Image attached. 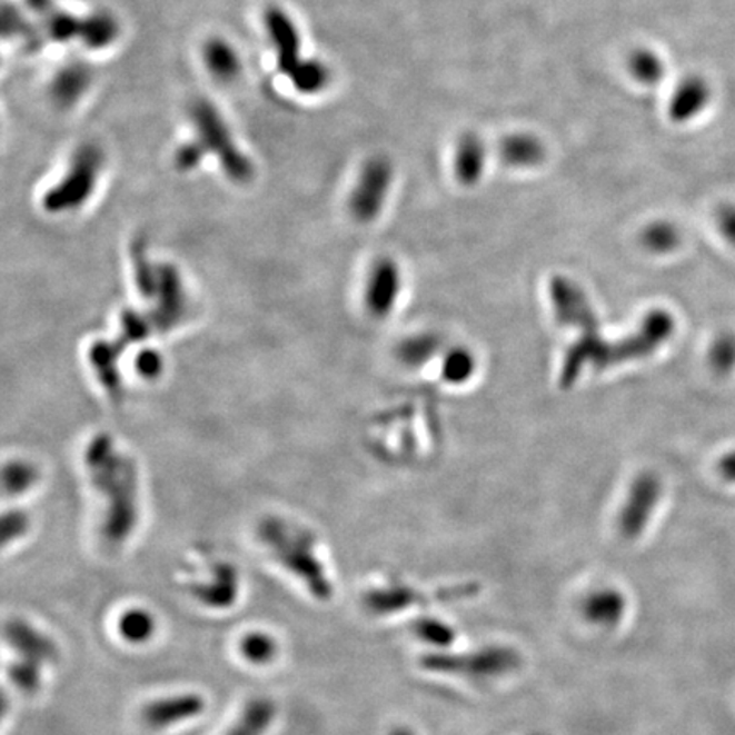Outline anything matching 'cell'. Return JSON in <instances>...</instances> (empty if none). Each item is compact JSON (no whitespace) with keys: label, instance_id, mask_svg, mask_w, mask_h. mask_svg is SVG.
<instances>
[{"label":"cell","instance_id":"obj_29","mask_svg":"<svg viewBox=\"0 0 735 735\" xmlns=\"http://www.w3.org/2000/svg\"><path fill=\"white\" fill-rule=\"evenodd\" d=\"M640 244L648 252L664 256V254L674 252L677 247L682 246V232L673 221H653L642 230Z\"/></svg>","mask_w":735,"mask_h":735},{"label":"cell","instance_id":"obj_9","mask_svg":"<svg viewBox=\"0 0 735 735\" xmlns=\"http://www.w3.org/2000/svg\"><path fill=\"white\" fill-rule=\"evenodd\" d=\"M394 185V162L384 153L362 163L358 181L349 192L348 208L352 220L368 225L377 220L387 205Z\"/></svg>","mask_w":735,"mask_h":735},{"label":"cell","instance_id":"obj_41","mask_svg":"<svg viewBox=\"0 0 735 735\" xmlns=\"http://www.w3.org/2000/svg\"><path fill=\"white\" fill-rule=\"evenodd\" d=\"M536 735H544V734H536Z\"/></svg>","mask_w":735,"mask_h":735},{"label":"cell","instance_id":"obj_4","mask_svg":"<svg viewBox=\"0 0 735 735\" xmlns=\"http://www.w3.org/2000/svg\"><path fill=\"white\" fill-rule=\"evenodd\" d=\"M256 536L276 564L304 583L319 602L334 596L332 580L317 555V536L307 526L278 515L265 516L256 526Z\"/></svg>","mask_w":735,"mask_h":735},{"label":"cell","instance_id":"obj_25","mask_svg":"<svg viewBox=\"0 0 735 735\" xmlns=\"http://www.w3.org/2000/svg\"><path fill=\"white\" fill-rule=\"evenodd\" d=\"M118 635L130 645H146L152 642L157 634V618L149 609H125L117 622Z\"/></svg>","mask_w":735,"mask_h":735},{"label":"cell","instance_id":"obj_20","mask_svg":"<svg viewBox=\"0 0 735 735\" xmlns=\"http://www.w3.org/2000/svg\"><path fill=\"white\" fill-rule=\"evenodd\" d=\"M497 156L504 166L511 169H533L540 166L547 157L544 141L528 131L506 135L497 146Z\"/></svg>","mask_w":735,"mask_h":735},{"label":"cell","instance_id":"obj_31","mask_svg":"<svg viewBox=\"0 0 735 735\" xmlns=\"http://www.w3.org/2000/svg\"><path fill=\"white\" fill-rule=\"evenodd\" d=\"M475 370H477V358L465 346H457V348L449 349L445 355V359H443V378L448 384H467L474 377Z\"/></svg>","mask_w":735,"mask_h":735},{"label":"cell","instance_id":"obj_17","mask_svg":"<svg viewBox=\"0 0 735 735\" xmlns=\"http://www.w3.org/2000/svg\"><path fill=\"white\" fill-rule=\"evenodd\" d=\"M6 642L11 645L18 657L38 660V663H54L59 659V647L43 632L28 624L26 619H9L4 627Z\"/></svg>","mask_w":735,"mask_h":735},{"label":"cell","instance_id":"obj_19","mask_svg":"<svg viewBox=\"0 0 735 735\" xmlns=\"http://www.w3.org/2000/svg\"><path fill=\"white\" fill-rule=\"evenodd\" d=\"M486 141L475 131H465L458 137L454 153V172L465 188H474L483 181L487 167Z\"/></svg>","mask_w":735,"mask_h":735},{"label":"cell","instance_id":"obj_33","mask_svg":"<svg viewBox=\"0 0 735 735\" xmlns=\"http://www.w3.org/2000/svg\"><path fill=\"white\" fill-rule=\"evenodd\" d=\"M41 671H43V664L26 659V657H18L8 664L9 679L19 692L26 693V695H33L40 689Z\"/></svg>","mask_w":735,"mask_h":735},{"label":"cell","instance_id":"obj_6","mask_svg":"<svg viewBox=\"0 0 735 735\" xmlns=\"http://www.w3.org/2000/svg\"><path fill=\"white\" fill-rule=\"evenodd\" d=\"M105 156L95 143H83L70 159L62 178L41 196V208L48 215L76 213L95 196L101 178Z\"/></svg>","mask_w":735,"mask_h":735},{"label":"cell","instance_id":"obj_14","mask_svg":"<svg viewBox=\"0 0 735 735\" xmlns=\"http://www.w3.org/2000/svg\"><path fill=\"white\" fill-rule=\"evenodd\" d=\"M207 711V699L200 693H181L153 699L141 708L140 717L153 731L175 727L186 721L200 717Z\"/></svg>","mask_w":735,"mask_h":735},{"label":"cell","instance_id":"obj_16","mask_svg":"<svg viewBox=\"0 0 735 735\" xmlns=\"http://www.w3.org/2000/svg\"><path fill=\"white\" fill-rule=\"evenodd\" d=\"M712 102V88L702 76H686L677 82L667 105L669 120L676 125H688L702 117Z\"/></svg>","mask_w":735,"mask_h":735},{"label":"cell","instance_id":"obj_26","mask_svg":"<svg viewBox=\"0 0 735 735\" xmlns=\"http://www.w3.org/2000/svg\"><path fill=\"white\" fill-rule=\"evenodd\" d=\"M628 72L635 82L645 88H656L666 77V62L653 48H635L628 57Z\"/></svg>","mask_w":735,"mask_h":735},{"label":"cell","instance_id":"obj_10","mask_svg":"<svg viewBox=\"0 0 735 735\" xmlns=\"http://www.w3.org/2000/svg\"><path fill=\"white\" fill-rule=\"evenodd\" d=\"M125 349L127 346L118 337L117 339L96 337L86 349L89 374L98 385L99 391H102L106 399L111 403H120L125 397V388H127Z\"/></svg>","mask_w":735,"mask_h":735},{"label":"cell","instance_id":"obj_23","mask_svg":"<svg viewBox=\"0 0 735 735\" xmlns=\"http://www.w3.org/2000/svg\"><path fill=\"white\" fill-rule=\"evenodd\" d=\"M278 706L266 696L249 699L234 722L232 727L224 735H266L275 724Z\"/></svg>","mask_w":735,"mask_h":735},{"label":"cell","instance_id":"obj_11","mask_svg":"<svg viewBox=\"0 0 735 735\" xmlns=\"http://www.w3.org/2000/svg\"><path fill=\"white\" fill-rule=\"evenodd\" d=\"M660 496L663 483L654 471H642L637 475L618 516L619 535L624 536L625 540H637L644 535Z\"/></svg>","mask_w":735,"mask_h":735},{"label":"cell","instance_id":"obj_40","mask_svg":"<svg viewBox=\"0 0 735 735\" xmlns=\"http://www.w3.org/2000/svg\"><path fill=\"white\" fill-rule=\"evenodd\" d=\"M390 735H416L410 728L407 727H397L390 732Z\"/></svg>","mask_w":735,"mask_h":735},{"label":"cell","instance_id":"obj_2","mask_svg":"<svg viewBox=\"0 0 735 735\" xmlns=\"http://www.w3.org/2000/svg\"><path fill=\"white\" fill-rule=\"evenodd\" d=\"M80 468L102 503L101 536L120 547L137 532L141 516V470L137 457L111 433L89 436L80 449Z\"/></svg>","mask_w":735,"mask_h":735},{"label":"cell","instance_id":"obj_37","mask_svg":"<svg viewBox=\"0 0 735 735\" xmlns=\"http://www.w3.org/2000/svg\"><path fill=\"white\" fill-rule=\"evenodd\" d=\"M31 529V516L22 509H11L2 516V545L9 547L12 542L21 540Z\"/></svg>","mask_w":735,"mask_h":735},{"label":"cell","instance_id":"obj_27","mask_svg":"<svg viewBox=\"0 0 735 735\" xmlns=\"http://www.w3.org/2000/svg\"><path fill=\"white\" fill-rule=\"evenodd\" d=\"M239 654L252 666H268L278 657L279 644L268 632L250 630L240 637Z\"/></svg>","mask_w":735,"mask_h":735},{"label":"cell","instance_id":"obj_35","mask_svg":"<svg viewBox=\"0 0 735 735\" xmlns=\"http://www.w3.org/2000/svg\"><path fill=\"white\" fill-rule=\"evenodd\" d=\"M414 634L417 638L435 647L445 648L454 644L457 638V632L448 624H443L439 619L423 618L414 624Z\"/></svg>","mask_w":735,"mask_h":735},{"label":"cell","instance_id":"obj_8","mask_svg":"<svg viewBox=\"0 0 735 735\" xmlns=\"http://www.w3.org/2000/svg\"><path fill=\"white\" fill-rule=\"evenodd\" d=\"M478 590H480L478 584H460V586L443 587L435 593H424L407 584L394 583L366 590L361 605L370 615L388 616L417 605L460 602V599L477 595Z\"/></svg>","mask_w":735,"mask_h":735},{"label":"cell","instance_id":"obj_38","mask_svg":"<svg viewBox=\"0 0 735 735\" xmlns=\"http://www.w3.org/2000/svg\"><path fill=\"white\" fill-rule=\"evenodd\" d=\"M715 221L721 236L735 249V205L725 203L718 207Z\"/></svg>","mask_w":735,"mask_h":735},{"label":"cell","instance_id":"obj_5","mask_svg":"<svg viewBox=\"0 0 735 735\" xmlns=\"http://www.w3.org/2000/svg\"><path fill=\"white\" fill-rule=\"evenodd\" d=\"M189 120L195 128L192 140L203 150L205 157H217L229 181L234 185L252 181V160L237 146L229 123L210 99L196 98L189 106Z\"/></svg>","mask_w":735,"mask_h":735},{"label":"cell","instance_id":"obj_32","mask_svg":"<svg viewBox=\"0 0 735 735\" xmlns=\"http://www.w3.org/2000/svg\"><path fill=\"white\" fill-rule=\"evenodd\" d=\"M290 80L301 95H319L329 86L330 70L319 60H305Z\"/></svg>","mask_w":735,"mask_h":735},{"label":"cell","instance_id":"obj_24","mask_svg":"<svg viewBox=\"0 0 735 735\" xmlns=\"http://www.w3.org/2000/svg\"><path fill=\"white\" fill-rule=\"evenodd\" d=\"M92 82V72L89 67L82 63H72V66L63 67L53 80V95L54 101L60 106H72L88 92L89 86Z\"/></svg>","mask_w":735,"mask_h":735},{"label":"cell","instance_id":"obj_1","mask_svg":"<svg viewBox=\"0 0 735 735\" xmlns=\"http://www.w3.org/2000/svg\"><path fill=\"white\" fill-rule=\"evenodd\" d=\"M550 301L555 319L562 326L579 332L562 362L558 384L564 388L573 387L586 366L603 371L612 366L648 358L676 332L673 314L664 308H654L634 334L618 341H608L602 336L599 320L589 298L579 282L567 276L557 275L550 279Z\"/></svg>","mask_w":735,"mask_h":735},{"label":"cell","instance_id":"obj_18","mask_svg":"<svg viewBox=\"0 0 735 735\" xmlns=\"http://www.w3.org/2000/svg\"><path fill=\"white\" fill-rule=\"evenodd\" d=\"M627 608L628 602L622 590L616 587H602L584 596L579 612L593 627L613 630L624 622Z\"/></svg>","mask_w":735,"mask_h":735},{"label":"cell","instance_id":"obj_34","mask_svg":"<svg viewBox=\"0 0 735 735\" xmlns=\"http://www.w3.org/2000/svg\"><path fill=\"white\" fill-rule=\"evenodd\" d=\"M2 28H4L6 37L21 38L22 43L30 48V50H38L43 44L37 28H33L30 22L26 21L24 16L14 6L4 4Z\"/></svg>","mask_w":735,"mask_h":735},{"label":"cell","instance_id":"obj_36","mask_svg":"<svg viewBox=\"0 0 735 735\" xmlns=\"http://www.w3.org/2000/svg\"><path fill=\"white\" fill-rule=\"evenodd\" d=\"M708 362L715 374L725 377L735 370V336L734 334H722L715 339L708 352Z\"/></svg>","mask_w":735,"mask_h":735},{"label":"cell","instance_id":"obj_28","mask_svg":"<svg viewBox=\"0 0 735 735\" xmlns=\"http://www.w3.org/2000/svg\"><path fill=\"white\" fill-rule=\"evenodd\" d=\"M439 349H441V339L438 336L431 332L416 334V336L406 337L397 346V358L404 365L416 368V366L431 361L438 355Z\"/></svg>","mask_w":735,"mask_h":735},{"label":"cell","instance_id":"obj_30","mask_svg":"<svg viewBox=\"0 0 735 735\" xmlns=\"http://www.w3.org/2000/svg\"><path fill=\"white\" fill-rule=\"evenodd\" d=\"M118 37H120V24L108 12H95V14L86 16L80 43L92 50H101V48L115 43Z\"/></svg>","mask_w":735,"mask_h":735},{"label":"cell","instance_id":"obj_15","mask_svg":"<svg viewBox=\"0 0 735 735\" xmlns=\"http://www.w3.org/2000/svg\"><path fill=\"white\" fill-rule=\"evenodd\" d=\"M239 570L227 560L211 564L210 579L189 584V595L210 609L232 608L239 598Z\"/></svg>","mask_w":735,"mask_h":735},{"label":"cell","instance_id":"obj_3","mask_svg":"<svg viewBox=\"0 0 735 735\" xmlns=\"http://www.w3.org/2000/svg\"><path fill=\"white\" fill-rule=\"evenodd\" d=\"M131 288L156 334H172L191 322L195 298L181 268L153 258L140 240L131 246L128 259Z\"/></svg>","mask_w":735,"mask_h":735},{"label":"cell","instance_id":"obj_12","mask_svg":"<svg viewBox=\"0 0 735 735\" xmlns=\"http://www.w3.org/2000/svg\"><path fill=\"white\" fill-rule=\"evenodd\" d=\"M403 291V271L399 262L381 256L366 272L362 287V305L368 316L377 320L387 319L397 307Z\"/></svg>","mask_w":735,"mask_h":735},{"label":"cell","instance_id":"obj_7","mask_svg":"<svg viewBox=\"0 0 735 735\" xmlns=\"http://www.w3.org/2000/svg\"><path fill=\"white\" fill-rule=\"evenodd\" d=\"M522 664V654L506 645H489L467 654H431L420 659V667L428 673L465 677L477 683L496 682L509 676Z\"/></svg>","mask_w":735,"mask_h":735},{"label":"cell","instance_id":"obj_22","mask_svg":"<svg viewBox=\"0 0 735 735\" xmlns=\"http://www.w3.org/2000/svg\"><path fill=\"white\" fill-rule=\"evenodd\" d=\"M203 62L210 76L221 83H232L242 72L239 51L225 38H210L205 43Z\"/></svg>","mask_w":735,"mask_h":735},{"label":"cell","instance_id":"obj_39","mask_svg":"<svg viewBox=\"0 0 735 735\" xmlns=\"http://www.w3.org/2000/svg\"><path fill=\"white\" fill-rule=\"evenodd\" d=\"M717 470L725 483L735 484V449L718 460Z\"/></svg>","mask_w":735,"mask_h":735},{"label":"cell","instance_id":"obj_13","mask_svg":"<svg viewBox=\"0 0 735 735\" xmlns=\"http://www.w3.org/2000/svg\"><path fill=\"white\" fill-rule=\"evenodd\" d=\"M265 26L272 48H275L276 66L282 76L291 79L305 62L301 57V38L297 24L287 11H282L278 6H271L266 9Z\"/></svg>","mask_w":735,"mask_h":735},{"label":"cell","instance_id":"obj_21","mask_svg":"<svg viewBox=\"0 0 735 735\" xmlns=\"http://www.w3.org/2000/svg\"><path fill=\"white\" fill-rule=\"evenodd\" d=\"M41 477H43V471H41L38 461L19 457V455L9 458L4 461V468H2L4 496L9 499H21V497L28 496L31 490L40 486Z\"/></svg>","mask_w":735,"mask_h":735}]
</instances>
